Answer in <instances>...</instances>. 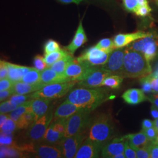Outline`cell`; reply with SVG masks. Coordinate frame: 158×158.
Returning a JSON list of instances; mask_svg holds the SVG:
<instances>
[{
	"instance_id": "1",
	"label": "cell",
	"mask_w": 158,
	"mask_h": 158,
	"mask_svg": "<svg viewBox=\"0 0 158 158\" xmlns=\"http://www.w3.org/2000/svg\"><path fill=\"white\" fill-rule=\"evenodd\" d=\"M107 90L100 88L80 87L70 91L66 100L79 107L91 112L110 99Z\"/></svg>"
},
{
	"instance_id": "2",
	"label": "cell",
	"mask_w": 158,
	"mask_h": 158,
	"mask_svg": "<svg viewBox=\"0 0 158 158\" xmlns=\"http://www.w3.org/2000/svg\"><path fill=\"white\" fill-rule=\"evenodd\" d=\"M152 73L151 64L140 52L125 48L122 77L124 78L143 77Z\"/></svg>"
},
{
	"instance_id": "3",
	"label": "cell",
	"mask_w": 158,
	"mask_h": 158,
	"mask_svg": "<svg viewBox=\"0 0 158 158\" xmlns=\"http://www.w3.org/2000/svg\"><path fill=\"white\" fill-rule=\"evenodd\" d=\"M114 126L110 115L102 114L94 119L88 127L87 138L104 145L112 138Z\"/></svg>"
},
{
	"instance_id": "4",
	"label": "cell",
	"mask_w": 158,
	"mask_h": 158,
	"mask_svg": "<svg viewBox=\"0 0 158 158\" xmlns=\"http://www.w3.org/2000/svg\"><path fill=\"white\" fill-rule=\"evenodd\" d=\"M126 48L141 52L147 60L151 62L158 54V35L151 33L147 37L136 40Z\"/></svg>"
},
{
	"instance_id": "5",
	"label": "cell",
	"mask_w": 158,
	"mask_h": 158,
	"mask_svg": "<svg viewBox=\"0 0 158 158\" xmlns=\"http://www.w3.org/2000/svg\"><path fill=\"white\" fill-rule=\"evenodd\" d=\"M77 82L78 81L75 80L63 83L46 85L42 89L31 93V98H44L52 100L61 98L67 94Z\"/></svg>"
},
{
	"instance_id": "6",
	"label": "cell",
	"mask_w": 158,
	"mask_h": 158,
	"mask_svg": "<svg viewBox=\"0 0 158 158\" xmlns=\"http://www.w3.org/2000/svg\"><path fill=\"white\" fill-rule=\"evenodd\" d=\"M90 111L83 110L69 117L66 122L64 137L74 135L87 131L91 123Z\"/></svg>"
},
{
	"instance_id": "7",
	"label": "cell",
	"mask_w": 158,
	"mask_h": 158,
	"mask_svg": "<svg viewBox=\"0 0 158 158\" xmlns=\"http://www.w3.org/2000/svg\"><path fill=\"white\" fill-rule=\"evenodd\" d=\"M53 117L54 114L52 111L49 110L43 117L31 125L26 136L30 142L38 143L42 141Z\"/></svg>"
},
{
	"instance_id": "8",
	"label": "cell",
	"mask_w": 158,
	"mask_h": 158,
	"mask_svg": "<svg viewBox=\"0 0 158 158\" xmlns=\"http://www.w3.org/2000/svg\"><path fill=\"white\" fill-rule=\"evenodd\" d=\"M87 138V131L80 132L74 135L64 137L59 142L63 158H74L80 147Z\"/></svg>"
},
{
	"instance_id": "9",
	"label": "cell",
	"mask_w": 158,
	"mask_h": 158,
	"mask_svg": "<svg viewBox=\"0 0 158 158\" xmlns=\"http://www.w3.org/2000/svg\"><path fill=\"white\" fill-rule=\"evenodd\" d=\"M99 66H92L74 59L66 68L64 74L72 81H81L96 70Z\"/></svg>"
},
{
	"instance_id": "10",
	"label": "cell",
	"mask_w": 158,
	"mask_h": 158,
	"mask_svg": "<svg viewBox=\"0 0 158 158\" xmlns=\"http://www.w3.org/2000/svg\"><path fill=\"white\" fill-rule=\"evenodd\" d=\"M125 48H117L110 53L107 62L101 66L102 70L110 72L112 74L122 76Z\"/></svg>"
},
{
	"instance_id": "11",
	"label": "cell",
	"mask_w": 158,
	"mask_h": 158,
	"mask_svg": "<svg viewBox=\"0 0 158 158\" xmlns=\"http://www.w3.org/2000/svg\"><path fill=\"white\" fill-rule=\"evenodd\" d=\"M110 53L94 46L85 50L76 59L79 61L85 62L92 66H102L107 62Z\"/></svg>"
},
{
	"instance_id": "12",
	"label": "cell",
	"mask_w": 158,
	"mask_h": 158,
	"mask_svg": "<svg viewBox=\"0 0 158 158\" xmlns=\"http://www.w3.org/2000/svg\"><path fill=\"white\" fill-rule=\"evenodd\" d=\"M112 74L102 70L101 66L93 71L83 80L79 81L78 85L84 88H97L102 86L104 80Z\"/></svg>"
},
{
	"instance_id": "13",
	"label": "cell",
	"mask_w": 158,
	"mask_h": 158,
	"mask_svg": "<svg viewBox=\"0 0 158 158\" xmlns=\"http://www.w3.org/2000/svg\"><path fill=\"white\" fill-rule=\"evenodd\" d=\"M33 153L36 158H63L61 148L59 144L53 145L44 142L35 143Z\"/></svg>"
},
{
	"instance_id": "14",
	"label": "cell",
	"mask_w": 158,
	"mask_h": 158,
	"mask_svg": "<svg viewBox=\"0 0 158 158\" xmlns=\"http://www.w3.org/2000/svg\"><path fill=\"white\" fill-rule=\"evenodd\" d=\"M103 145L87 138L76 153L75 158H98Z\"/></svg>"
},
{
	"instance_id": "15",
	"label": "cell",
	"mask_w": 158,
	"mask_h": 158,
	"mask_svg": "<svg viewBox=\"0 0 158 158\" xmlns=\"http://www.w3.org/2000/svg\"><path fill=\"white\" fill-rule=\"evenodd\" d=\"M127 139L124 136L116 138L110 142L106 143L102 148V158H114V156L121 153H124L125 144Z\"/></svg>"
},
{
	"instance_id": "16",
	"label": "cell",
	"mask_w": 158,
	"mask_h": 158,
	"mask_svg": "<svg viewBox=\"0 0 158 158\" xmlns=\"http://www.w3.org/2000/svg\"><path fill=\"white\" fill-rule=\"evenodd\" d=\"M151 32L137 31L130 34H119L114 38V44L115 48H121L132 44L136 40L141 39L150 35Z\"/></svg>"
},
{
	"instance_id": "17",
	"label": "cell",
	"mask_w": 158,
	"mask_h": 158,
	"mask_svg": "<svg viewBox=\"0 0 158 158\" xmlns=\"http://www.w3.org/2000/svg\"><path fill=\"white\" fill-rule=\"evenodd\" d=\"M72 81L71 79L68 78L64 74L58 73L51 68H46L41 71L40 82L44 85L63 83Z\"/></svg>"
},
{
	"instance_id": "18",
	"label": "cell",
	"mask_w": 158,
	"mask_h": 158,
	"mask_svg": "<svg viewBox=\"0 0 158 158\" xmlns=\"http://www.w3.org/2000/svg\"><path fill=\"white\" fill-rule=\"evenodd\" d=\"M87 41V37L86 36L85 29L83 26L82 21L80 20L79 22L78 28L77 29L75 35L74 36L73 39L70 43V44L67 46L65 48L66 51H68L70 54L73 55L76 51L81 46L83 45Z\"/></svg>"
},
{
	"instance_id": "19",
	"label": "cell",
	"mask_w": 158,
	"mask_h": 158,
	"mask_svg": "<svg viewBox=\"0 0 158 158\" xmlns=\"http://www.w3.org/2000/svg\"><path fill=\"white\" fill-rule=\"evenodd\" d=\"M85 110L82 108L79 107L73 103L66 100L64 102L57 108L54 113V118L55 119L60 118H68L75 113Z\"/></svg>"
},
{
	"instance_id": "20",
	"label": "cell",
	"mask_w": 158,
	"mask_h": 158,
	"mask_svg": "<svg viewBox=\"0 0 158 158\" xmlns=\"http://www.w3.org/2000/svg\"><path fill=\"white\" fill-rule=\"evenodd\" d=\"M141 89H130L123 94L121 97L126 103L130 105H137L142 102L148 101V96Z\"/></svg>"
},
{
	"instance_id": "21",
	"label": "cell",
	"mask_w": 158,
	"mask_h": 158,
	"mask_svg": "<svg viewBox=\"0 0 158 158\" xmlns=\"http://www.w3.org/2000/svg\"><path fill=\"white\" fill-rule=\"evenodd\" d=\"M51 99L38 98L31 100V111L34 114L35 121L43 117L49 110Z\"/></svg>"
},
{
	"instance_id": "22",
	"label": "cell",
	"mask_w": 158,
	"mask_h": 158,
	"mask_svg": "<svg viewBox=\"0 0 158 158\" xmlns=\"http://www.w3.org/2000/svg\"><path fill=\"white\" fill-rule=\"evenodd\" d=\"M45 85L41 82L35 85H31L21 81L15 83L12 89L14 91V94H29L39 90Z\"/></svg>"
},
{
	"instance_id": "23",
	"label": "cell",
	"mask_w": 158,
	"mask_h": 158,
	"mask_svg": "<svg viewBox=\"0 0 158 158\" xmlns=\"http://www.w3.org/2000/svg\"><path fill=\"white\" fill-rule=\"evenodd\" d=\"M8 77L14 83L21 81L25 74L27 73L32 68L23 66L8 62Z\"/></svg>"
},
{
	"instance_id": "24",
	"label": "cell",
	"mask_w": 158,
	"mask_h": 158,
	"mask_svg": "<svg viewBox=\"0 0 158 158\" xmlns=\"http://www.w3.org/2000/svg\"><path fill=\"white\" fill-rule=\"evenodd\" d=\"M124 137L128 141L130 145L134 148L145 147L151 142L148 139L145 133L142 131L140 132L128 134L124 136Z\"/></svg>"
},
{
	"instance_id": "25",
	"label": "cell",
	"mask_w": 158,
	"mask_h": 158,
	"mask_svg": "<svg viewBox=\"0 0 158 158\" xmlns=\"http://www.w3.org/2000/svg\"><path fill=\"white\" fill-rule=\"evenodd\" d=\"M64 138V135L57 131L53 126L52 123L49 126L48 128L46 130L45 135L44 136L42 141L40 142H44L49 144L56 145L59 144L63 138Z\"/></svg>"
},
{
	"instance_id": "26",
	"label": "cell",
	"mask_w": 158,
	"mask_h": 158,
	"mask_svg": "<svg viewBox=\"0 0 158 158\" xmlns=\"http://www.w3.org/2000/svg\"><path fill=\"white\" fill-rule=\"evenodd\" d=\"M74 59V58L73 56V55L69 53L67 56L63 57L62 59L53 63L49 68L55 70L58 73L64 74V72L66 68H68L69 64L72 62Z\"/></svg>"
},
{
	"instance_id": "27",
	"label": "cell",
	"mask_w": 158,
	"mask_h": 158,
	"mask_svg": "<svg viewBox=\"0 0 158 158\" xmlns=\"http://www.w3.org/2000/svg\"><path fill=\"white\" fill-rule=\"evenodd\" d=\"M31 100L24 102L23 104L18 106V107L9 114L10 118L17 123V121L20 119L25 113L31 111Z\"/></svg>"
},
{
	"instance_id": "28",
	"label": "cell",
	"mask_w": 158,
	"mask_h": 158,
	"mask_svg": "<svg viewBox=\"0 0 158 158\" xmlns=\"http://www.w3.org/2000/svg\"><path fill=\"white\" fill-rule=\"evenodd\" d=\"M70 53L67 51L60 49L59 51H56L51 53L45 55L44 57L45 60L48 68L50 67L53 63L56 62L57 61L62 59L66 56L68 55Z\"/></svg>"
},
{
	"instance_id": "29",
	"label": "cell",
	"mask_w": 158,
	"mask_h": 158,
	"mask_svg": "<svg viewBox=\"0 0 158 158\" xmlns=\"http://www.w3.org/2000/svg\"><path fill=\"white\" fill-rule=\"evenodd\" d=\"M40 71L38 70L36 68H32L27 73L25 74V76L21 80V81L31 85L40 83Z\"/></svg>"
},
{
	"instance_id": "30",
	"label": "cell",
	"mask_w": 158,
	"mask_h": 158,
	"mask_svg": "<svg viewBox=\"0 0 158 158\" xmlns=\"http://www.w3.org/2000/svg\"><path fill=\"white\" fill-rule=\"evenodd\" d=\"M123 79L124 77L121 76L111 74L104 80L102 86H106L112 89H118L123 83Z\"/></svg>"
},
{
	"instance_id": "31",
	"label": "cell",
	"mask_w": 158,
	"mask_h": 158,
	"mask_svg": "<svg viewBox=\"0 0 158 158\" xmlns=\"http://www.w3.org/2000/svg\"><path fill=\"white\" fill-rule=\"evenodd\" d=\"M35 121L34 114L32 113L31 111H28L25 113L20 119L17 121V128L23 130V129H27L29 127L31 126Z\"/></svg>"
},
{
	"instance_id": "32",
	"label": "cell",
	"mask_w": 158,
	"mask_h": 158,
	"mask_svg": "<svg viewBox=\"0 0 158 158\" xmlns=\"http://www.w3.org/2000/svg\"><path fill=\"white\" fill-rule=\"evenodd\" d=\"M95 46L107 53H111L114 49H116L113 40L110 38H104L100 40Z\"/></svg>"
},
{
	"instance_id": "33",
	"label": "cell",
	"mask_w": 158,
	"mask_h": 158,
	"mask_svg": "<svg viewBox=\"0 0 158 158\" xmlns=\"http://www.w3.org/2000/svg\"><path fill=\"white\" fill-rule=\"evenodd\" d=\"M1 132L11 134L17 128V124L15 121L9 118L5 121V123L0 126Z\"/></svg>"
},
{
	"instance_id": "34",
	"label": "cell",
	"mask_w": 158,
	"mask_h": 158,
	"mask_svg": "<svg viewBox=\"0 0 158 158\" xmlns=\"http://www.w3.org/2000/svg\"><path fill=\"white\" fill-rule=\"evenodd\" d=\"M30 100H32L31 94H14L9 98V100L12 102L13 104L20 106L25 102H28Z\"/></svg>"
},
{
	"instance_id": "35",
	"label": "cell",
	"mask_w": 158,
	"mask_h": 158,
	"mask_svg": "<svg viewBox=\"0 0 158 158\" xmlns=\"http://www.w3.org/2000/svg\"><path fill=\"white\" fill-rule=\"evenodd\" d=\"M59 50H60L59 44L54 40H48L44 46L45 55H47Z\"/></svg>"
},
{
	"instance_id": "36",
	"label": "cell",
	"mask_w": 158,
	"mask_h": 158,
	"mask_svg": "<svg viewBox=\"0 0 158 158\" xmlns=\"http://www.w3.org/2000/svg\"><path fill=\"white\" fill-rule=\"evenodd\" d=\"M18 106L14 104H13L12 102H10L9 100L2 102L1 103L0 105V113L1 114H7L8 113H11L13 110L16 109Z\"/></svg>"
},
{
	"instance_id": "37",
	"label": "cell",
	"mask_w": 158,
	"mask_h": 158,
	"mask_svg": "<svg viewBox=\"0 0 158 158\" xmlns=\"http://www.w3.org/2000/svg\"><path fill=\"white\" fill-rule=\"evenodd\" d=\"M34 64L35 68H36L40 72L48 68L45 57L39 55H36L34 57Z\"/></svg>"
},
{
	"instance_id": "38",
	"label": "cell",
	"mask_w": 158,
	"mask_h": 158,
	"mask_svg": "<svg viewBox=\"0 0 158 158\" xmlns=\"http://www.w3.org/2000/svg\"><path fill=\"white\" fill-rule=\"evenodd\" d=\"M150 143L147 145L146 146H145V147H141V148H134L135 149L136 153V158H150V153H149V145H150Z\"/></svg>"
},
{
	"instance_id": "39",
	"label": "cell",
	"mask_w": 158,
	"mask_h": 158,
	"mask_svg": "<svg viewBox=\"0 0 158 158\" xmlns=\"http://www.w3.org/2000/svg\"><path fill=\"white\" fill-rule=\"evenodd\" d=\"M142 131H143L145 133L148 139L151 142L153 143L156 141V139L158 137V132L156 130V128H155V127L150 128H148V129L142 130Z\"/></svg>"
},
{
	"instance_id": "40",
	"label": "cell",
	"mask_w": 158,
	"mask_h": 158,
	"mask_svg": "<svg viewBox=\"0 0 158 158\" xmlns=\"http://www.w3.org/2000/svg\"><path fill=\"white\" fill-rule=\"evenodd\" d=\"M151 11V8L149 6V4H148L145 6H138L134 13L137 16L144 17L148 15Z\"/></svg>"
},
{
	"instance_id": "41",
	"label": "cell",
	"mask_w": 158,
	"mask_h": 158,
	"mask_svg": "<svg viewBox=\"0 0 158 158\" xmlns=\"http://www.w3.org/2000/svg\"><path fill=\"white\" fill-rule=\"evenodd\" d=\"M12 138L13 136L11 134H7L1 132V138H0V143L1 146H7L12 147Z\"/></svg>"
},
{
	"instance_id": "42",
	"label": "cell",
	"mask_w": 158,
	"mask_h": 158,
	"mask_svg": "<svg viewBox=\"0 0 158 158\" xmlns=\"http://www.w3.org/2000/svg\"><path fill=\"white\" fill-rule=\"evenodd\" d=\"M124 154L127 158H136V153L135 149L132 147L127 139L125 144Z\"/></svg>"
},
{
	"instance_id": "43",
	"label": "cell",
	"mask_w": 158,
	"mask_h": 158,
	"mask_svg": "<svg viewBox=\"0 0 158 158\" xmlns=\"http://www.w3.org/2000/svg\"><path fill=\"white\" fill-rule=\"evenodd\" d=\"M125 8L130 12L135 11L138 6V0H123Z\"/></svg>"
},
{
	"instance_id": "44",
	"label": "cell",
	"mask_w": 158,
	"mask_h": 158,
	"mask_svg": "<svg viewBox=\"0 0 158 158\" xmlns=\"http://www.w3.org/2000/svg\"><path fill=\"white\" fill-rule=\"evenodd\" d=\"M14 83H14L8 77H6L5 79H1V81H0V91L11 89L13 87V86H14Z\"/></svg>"
},
{
	"instance_id": "45",
	"label": "cell",
	"mask_w": 158,
	"mask_h": 158,
	"mask_svg": "<svg viewBox=\"0 0 158 158\" xmlns=\"http://www.w3.org/2000/svg\"><path fill=\"white\" fill-rule=\"evenodd\" d=\"M8 62L4 60L0 62V79H5L8 76Z\"/></svg>"
},
{
	"instance_id": "46",
	"label": "cell",
	"mask_w": 158,
	"mask_h": 158,
	"mask_svg": "<svg viewBox=\"0 0 158 158\" xmlns=\"http://www.w3.org/2000/svg\"><path fill=\"white\" fill-rule=\"evenodd\" d=\"M141 83L142 85V90L143 91L146 93H149L152 92V87L151 85V82L149 80L148 77L145 76L143 77H142L141 79L140 80Z\"/></svg>"
},
{
	"instance_id": "47",
	"label": "cell",
	"mask_w": 158,
	"mask_h": 158,
	"mask_svg": "<svg viewBox=\"0 0 158 158\" xmlns=\"http://www.w3.org/2000/svg\"><path fill=\"white\" fill-rule=\"evenodd\" d=\"M149 80L151 82V85L152 89V93H158V78L152 77L150 74L147 76Z\"/></svg>"
},
{
	"instance_id": "48",
	"label": "cell",
	"mask_w": 158,
	"mask_h": 158,
	"mask_svg": "<svg viewBox=\"0 0 158 158\" xmlns=\"http://www.w3.org/2000/svg\"><path fill=\"white\" fill-rule=\"evenodd\" d=\"M150 158H158V145L151 142L149 145Z\"/></svg>"
},
{
	"instance_id": "49",
	"label": "cell",
	"mask_w": 158,
	"mask_h": 158,
	"mask_svg": "<svg viewBox=\"0 0 158 158\" xmlns=\"http://www.w3.org/2000/svg\"><path fill=\"white\" fill-rule=\"evenodd\" d=\"M12 94H14L12 89L10 90L0 91V101L1 102L4 101L7 98L10 97Z\"/></svg>"
},
{
	"instance_id": "50",
	"label": "cell",
	"mask_w": 158,
	"mask_h": 158,
	"mask_svg": "<svg viewBox=\"0 0 158 158\" xmlns=\"http://www.w3.org/2000/svg\"><path fill=\"white\" fill-rule=\"evenodd\" d=\"M142 130H144V129H148V128L153 127H155V125L152 121L148 119H145L142 121Z\"/></svg>"
},
{
	"instance_id": "51",
	"label": "cell",
	"mask_w": 158,
	"mask_h": 158,
	"mask_svg": "<svg viewBox=\"0 0 158 158\" xmlns=\"http://www.w3.org/2000/svg\"><path fill=\"white\" fill-rule=\"evenodd\" d=\"M148 101H149L153 105L158 108V93H155L148 96Z\"/></svg>"
},
{
	"instance_id": "52",
	"label": "cell",
	"mask_w": 158,
	"mask_h": 158,
	"mask_svg": "<svg viewBox=\"0 0 158 158\" xmlns=\"http://www.w3.org/2000/svg\"><path fill=\"white\" fill-rule=\"evenodd\" d=\"M57 1L62 2L63 4H72V3H74L76 4H79L81 2H83L84 0H57Z\"/></svg>"
},
{
	"instance_id": "53",
	"label": "cell",
	"mask_w": 158,
	"mask_h": 158,
	"mask_svg": "<svg viewBox=\"0 0 158 158\" xmlns=\"http://www.w3.org/2000/svg\"><path fill=\"white\" fill-rule=\"evenodd\" d=\"M151 115L153 118L156 119L158 118V108L153 105L151 107Z\"/></svg>"
},
{
	"instance_id": "54",
	"label": "cell",
	"mask_w": 158,
	"mask_h": 158,
	"mask_svg": "<svg viewBox=\"0 0 158 158\" xmlns=\"http://www.w3.org/2000/svg\"><path fill=\"white\" fill-rule=\"evenodd\" d=\"M10 118L9 114H1L0 116V126L3 124L6 120Z\"/></svg>"
},
{
	"instance_id": "55",
	"label": "cell",
	"mask_w": 158,
	"mask_h": 158,
	"mask_svg": "<svg viewBox=\"0 0 158 158\" xmlns=\"http://www.w3.org/2000/svg\"><path fill=\"white\" fill-rule=\"evenodd\" d=\"M138 6H145L148 4L147 0H138Z\"/></svg>"
},
{
	"instance_id": "56",
	"label": "cell",
	"mask_w": 158,
	"mask_h": 158,
	"mask_svg": "<svg viewBox=\"0 0 158 158\" xmlns=\"http://www.w3.org/2000/svg\"><path fill=\"white\" fill-rule=\"evenodd\" d=\"M125 155L124 153H119L118 155H115L114 156L113 158H125Z\"/></svg>"
},
{
	"instance_id": "57",
	"label": "cell",
	"mask_w": 158,
	"mask_h": 158,
	"mask_svg": "<svg viewBox=\"0 0 158 158\" xmlns=\"http://www.w3.org/2000/svg\"><path fill=\"white\" fill-rule=\"evenodd\" d=\"M150 75H151L152 77H153L158 78V70H155L153 73L152 72Z\"/></svg>"
},
{
	"instance_id": "58",
	"label": "cell",
	"mask_w": 158,
	"mask_h": 158,
	"mask_svg": "<svg viewBox=\"0 0 158 158\" xmlns=\"http://www.w3.org/2000/svg\"><path fill=\"white\" fill-rule=\"evenodd\" d=\"M95 1H99V2H106V3L111 2L113 1V0H95Z\"/></svg>"
},
{
	"instance_id": "59",
	"label": "cell",
	"mask_w": 158,
	"mask_h": 158,
	"mask_svg": "<svg viewBox=\"0 0 158 158\" xmlns=\"http://www.w3.org/2000/svg\"><path fill=\"white\" fill-rule=\"evenodd\" d=\"M153 123H154V125H158V118L155 119L153 121Z\"/></svg>"
},
{
	"instance_id": "60",
	"label": "cell",
	"mask_w": 158,
	"mask_h": 158,
	"mask_svg": "<svg viewBox=\"0 0 158 158\" xmlns=\"http://www.w3.org/2000/svg\"><path fill=\"white\" fill-rule=\"evenodd\" d=\"M154 143H155V144H156V145H158V137H157V138H156V141L153 142Z\"/></svg>"
},
{
	"instance_id": "61",
	"label": "cell",
	"mask_w": 158,
	"mask_h": 158,
	"mask_svg": "<svg viewBox=\"0 0 158 158\" xmlns=\"http://www.w3.org/2000/svg\"><path fill=\"white\" fill-rule=\"evenodd\" d=\"M155 128H156V131H158V125H155Z\"/></svg>"
},
{
	"instance_id": "62",
	"label": "cell",
	"mask_w": 158,
	"mask_h": 158,
	"mask_svg": "<svg viewBox=\"0 0 158 158\" xmlns=\"http://www.w3.org/2000/svg\"><path fill=\"white\" fill-rule=\"evenodd\" d=\"M156 70H158V65H157V67L156 68Z\"/></svg>"
},
{
	"instance_id": "63",
	"label": "cell",
	"mask_w": 158,
	"mask_h": 158,
	"mask_svg": "<svg viewBox=\"0 0 158 158\" xmlns=\"http://www.w3.org/2000/svg\"><path fill=\"white\" fill-rule=\"evenodd\" d=\"M155 1H156V2H157V3H158V0H155Z\"/></svg>"
}]
</instances>
